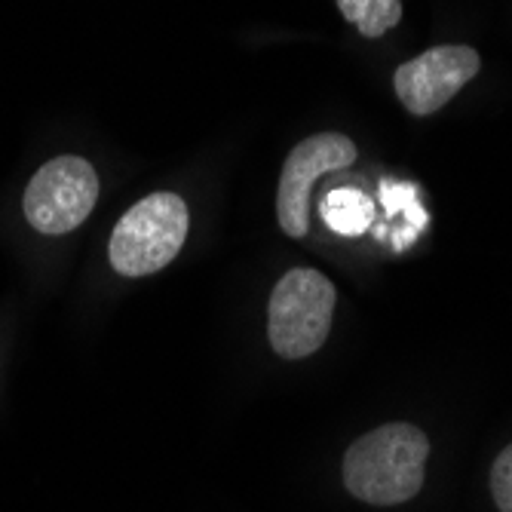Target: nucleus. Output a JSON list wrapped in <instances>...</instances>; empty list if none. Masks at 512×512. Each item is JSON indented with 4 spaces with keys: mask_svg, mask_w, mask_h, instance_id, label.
Returning a JSON list of instances; mask_svg holds the SVG:
<instances>
[{
    "mask_svg": "<svg viewBox=\"0 0 512 512\" xmlns=\"http://www.w3.org/2000/svg\"><path fill=\"white\" fill-rule=\"evenodd\" d=\"M430 439L411 424H384L344 454V485L371 506H396L424 488Z\"/></svg>",
    "mask_w": 512,
    "mask_h": 512,
    "instance_id": "1",
    "label": "nucleus"
},
{
    "mask_svg": "<svg viewBox=\"0 0 512 512\" xmlns=\"http://www.w3.org/2000/svg\"><path fill=\"white\" fill-rule=\"evenodd\" d=\"M335 301L338 295L332 279L319 270L295 267L279 279L267 304V338L276 356H313L329 338Z\"/></svg>",
    "mask_w": 512,
    "mask_h": 512,
    "instance_id": "2",
    "label": "nucleus"
},
{
    "mask_svg": "<svg viewBox=\"0 0 512 512\" xmlns=\"http://www.w3.org/2000/svg\"><path fill=\"white\" fill-rule=\"evenodd\" d=\"M188 203L172 191L138 200L111 234V264L123 276H148L172 264L188 240Z\"/></svg>",
    "mask_w": 512,
    "mask_h": 512,
    "instance_id": "3",
    "label": "nucleus"
},
{
    "mask_svg": "<svg viewBox=\"0 0 512 512\" xmlns=\"http://www.w3.org/2000/svg\"><path fill=\"white\" fill-rule=\"evenodd\" d=\"M99 200V175L83 157H56L37 169L25 191V218L50 237L71 234Z\"/></svg>",
    "mask_w": 512,
    "mask_h": 512,
    "instance_id": "4",
    "label": "nucleus"
},
{
    "mask_svg": "<svg viewBox=\"0 0 512 512\" xmlns=\"http://www.w3.org/2000/svg\"><path fill=\"white\" fill-rule=\"evenodd\" d=\"M356 160V145L341 132H319L304 138L286 157L283 175H279L276 194V218L283 234L304 237L310 227V188L325 172L347 169Z\"/></svg>",
    "mask_w": 512,
    "mask_h": 512,
    "instance_id": "5",
    "label": "nucleus"
},
{
    "mask_svg": "<svg viewBox=\"0 0 512 512\" xmlns=\"http://www.w3.org/2000/svg\"><path fill=\"white\" fill-rule=\"evenodd\" d=\"M482 68L473 46H433L417 59L405 62L396 77V96L414 117L442 111L457 92L467 86Z\"/></svg>",
    "mask_w": 512,
    "mask_h": 512,
    "instance_id": "6",
    "label": "nucleus"
},
{
    "mask_svg": "<svg viewBox=\"0 0 512 512\" xmlns=\"http://www.w3.org/2000/svg\"><path fill=\"white\" fill-rule=\"evenodd\" d=\"M322 221L341 237H362L375 221V206L356 188H335L322 200Z\"/></svg>",
    "mask_w": 512,
    "mask_h": 512,
    "instance_id": "7",
    "label": "nucleus"
},
{
    "mask_svg": "<svg viewBox=\"0 0 512 512\" xmlns=\"http://www.w3.org/2000/svg\"><path fill=\"white\" fill-rule=\"evenodd\" d=\"M362 37H384L402 19V0H335Z\"/></svg>",
    "mask_w": 512,
    "mask_h": 512,
    "instance_id": "8",
    "label": "nucleus"
},
{
    "mask_svg": "<svg viewBox=\"0 0 512 512\" xmlns=\"http://www.w3.org/2000/svg\"><path fill=\"white\" fill-rule=\"evenodd\" d=\"M491 494L500 512H512V445L503 448L491 467Z\"/></svg>",
    "mask_w": 512,
    "mask_h": 512,
    "instance_id": "9",
    "label": "nucleus"
}]
</instances>
